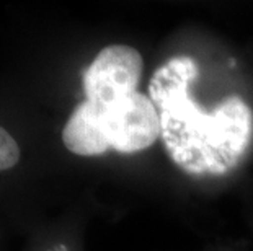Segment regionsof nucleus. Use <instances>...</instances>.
<instances>
[{
  "mask_svg": "<svg viewBox=\"0 0 253 251\" xmlns=\"http://www.w3.org/2000/svg\"><path fill=\"white\" fill-rule=\"evenodd\" d=\"M67 150L80 157H96L110 150L100 126V106L93 101H82L69 117L62 132Z\"/></svg>",
  "mask_w": 253,
  "mask_h": 251,
  "instance_id": "20e7f679",
  "label": "nucleus"
},
{
  "mask_svg": "<svg viewBox=\"0 0 253 251\" xmlns=\"http://www.w3.org/2000/svg\"><path fill=\"white\" fill-rule=\"evenodd\" d=\"M98 105V103H96ZM100 106V126L110 148L120 153H136L160 137V117L152 100L142 93Z\"/></svg>",
  "mask_w": 253,
  "mask_h": 251,
  "instance_id": "f03ea898",
  "label": "nucleus"
},
{
  "mask_svg": "<svg viewBox=\"0 0 253 251\" xmlns=\"http://www.w3.org/2000/svg\"><path fill=\"white\" fill-rule=\"evenodd\" d=\"M198 75L191 57H173L154 72L149 98L160 117L167 153L183 172L196 176L227 175L242 162L253 141V111L237 95L206 113L191 98Z\"/></svg>",
  "mask_w": 253,
  "mask_h": 251,
  "instance_id": "f257e3e1",
  "label": "nucleus"
},
{
  "mask_svg": "<svg viewBox=\"0 0 253 251\" xmlns=\"http://www.w3.org/2000/svg\"><path fill=\"white\" fill-rule=\"evenodd\" d=\"M144 61L141 52L126 44L103 47L84 72V92L88 101L110 105L137 92Z\"/></svg>",
  "mask_w": 253,
  "mask_h": 251,
  "instance_id": "7ed1b4c3",
  "label": "nucleus"
},
{
  "mask_svg": "<svg viewBox=\"0 0 253 251\" xmlns=\"http://www.w3.org/2000/svg\"><path fill=\"white\" fill-rule=\"evenodd\" d=\"M20 160V148L17 141L0 126V172L15 167Z\"/></svg>",
  "mask_w": 253,
  "mask_h": 251,
  "instance_id": "39448f33",
  "label": "nucleus"
}]
</instances>
